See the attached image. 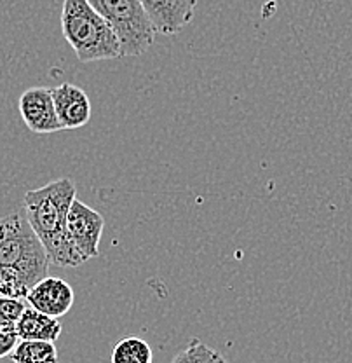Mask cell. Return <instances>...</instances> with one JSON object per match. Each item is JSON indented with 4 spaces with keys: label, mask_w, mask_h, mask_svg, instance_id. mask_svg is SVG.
I'll use <instances>...</instances> for the list:
<instances>
[{
    "label": "cell",
    "mask_w": 352,
    "mask_h": 363,
    "mask_svg": "<svg viewBox=\"0 0 352 363\" xmlns=\"http://www.w3.org/2000/svg\"><path fill=\"white\" fill-rule=\"evenodd\" d=\"M14 363H58V350L49 340H20L11 353Z\"/></svg>",
    "instance_id": "cell-11"
},
{
    "label": "cell",
    "mask_w": 352,
    "mask_h": 363,
    "mask_svg": "<svg viewBox=\"0 0 352 363\" xmlns=\"http://www.w3.org/2000/svg\"><path fill=\"white\" fill-rule=\"evenodd\" d=\"M32 308L52 318L65 316L74 306V289L62 278L45 276L37 285L30 289L25 298Z\"/></svg>",
    "instance_id": "cell-8"
},
{
    "label": "cell",
    "mask_w": 352,
    "mask_h": 363,
    "mask_svg": "<svg viewBox=\"0 0 352 363\" xmlns=\"http://www.w3.org/2000/svg\"><path fill=\"white\" fill-rule=\"evenodd\" d=\"M20 342L16 328H0V358L11 357Z\"/></svg>",
    "instance_id": "cell-16"
},
{
    "label": "cell",
    "mask_w": 352,
    "mask_h": 363,
    "mask_svg": "<svg viewBox=\"0 0 352 363\" xmlns=\"http://www.w3.org/2000/svg\"><path fill=\"white\" fill-rule=\"evenodd\" d=\"M155 33L176 35L194 20L198 0H140Z\"/></svg>",
    "instance_id": "cell-7"
},
{
    "label": "cell",
    "mask_w": 352,
    "mask_h": 363,
    "mask_svg": "<svg viewBox=\"0 0 352 363\" xmlns=\"http://www.w3.org/2000/svg\"><path fill=\"white\" fill-rule=\"evenodd\" d=\"M20 113L23 123L32 133L49 135L62 131L58 113L52 100V89L30 88L20 96Z\"/></svg>",
    "instance_id": "cell-6"
},
{
    "label": "cell",
    "mask_w": 352,
    "mask_h": 363,
    "mask_svg": "<svg viewBox=\"0 0 352 363\" xmlns=\"http://www.w3.org/2000/svg\"><path fill=\"white\" fill-rule=\"evenodd\" d=\"M62 32L79 62L123 58L115 32L88 0H65L62 11Z\"/></svg>",
    "instance_id": "cell-2"
},
{
    "label": "cell",
    "mask_w": 352,
    "mask_h": 363,
    "mask_svg": "<svg viewBox=\"0 0 352 363\" xmlns=\"http://www.w3.org/2000/svg\"><path fill=\"white\" fill-rule=\"evenodd\" d=\"M75 199L77 187L70 179L49 182L44 187L25 194L23 210L33 233L45 248L51 266L79 267L86 262L67 230L68 210Z\"/></svg>",
    "instance_id": "cell-1"
},
{
    "label": "cell",
    "mask_w": 352,
    "mask_h": 363,
    "mask_svg": "<svg viewBox=\"0 0 352 363\" xmlns=\"http://www.w3.org/2000/svg\"><path fill=\"white\" fill-rule=\"evenodd\" d=\"M171 363H229L225 358L213 350L211 346L204 344L203 340L192 339L183 351L175 354Z\"/></svg>",
    "instance_id": "cell-13"
},
{
    "label": "cell",
    "mask_w": 352,
    "mask_h": 363,
    "mask_svg": "<svg viewBox=\"0 0 352 363\" xmlns=\"http://www.w3.org/2000/svg\"><path fill=\"white\" fill-rule=\"evenodd\" d=\"M30 283L16 269H0V297L21 298L25 301L30 292Z\"/></svg>",
    "instance_id": "cell-14"
},
{
    "label": "cell",
    "mask_w": 352,
    "mask_h": 363,
    "mask_svg": "<svg viewBox=\"0 0 352 363\" xmlns=\"http://www.w3.org/2000/svg\"><path fill=\"white\" fill-rule=\"evenodd\" d=\"M115 32L123 56H140L155 40V30L140 0H88Z\"/></svg>",
    "instance_id": "cell-4"
},
{
    "label": "cell",
    "mask_w": 352,
    "mask_h": 363,
    "mask_svg": "<svg viewBox=\"0 0 352 363\" xmlns=\"http://www.w3.org/2000/svg\"><path fill=\"white\" fill-rule=\"evenodd\" d=\"M25 309L26 306L21 298L0 297V328H16Z\"/></svg>",
    "instance_id": "cell-15"
},
{
    "label": "cell",
    "mask_w": 352,
    "mask_h": 363,
    "mask_svg": "<svg viewBox=\"0 0 352 363\" xmlns=\"http://www.w3.org/2000/svg\"><path fill=\"white\" fill-rule=\"evenodd\" d=\"M52 100L63 130H79L86 126L93 116L91 100L84 89L65 82L52 89Z\"/></svg>",
    "instance_id": "cell-9"
},
{
    "label": "cell",
    "mask_w": 352,
    "mask_h": 363,
    "mask_svg": "<svg viewBox=\"0 0 352 363\" xmlns=\"http://www.w3.org/2000/svg\"><path fill=\"white\" fill-rule=\"evenodd\" d=\"M152 347L147 340L130 335L119 340L112 351V363H152Z\"/></svg>",
    "instance_id": "cell-12"
},
{
    "label": "cell",
    "mask_w": 352,
    "mask_h": 363,
    "mask_svg": "<svg viewBox=\"0 0 352 363\" xmlns=\"http://www.w3.org/2000/svg\"><path fill=\"white\" fill-rule=\"evenodd\" d=\"M105 229V218L96 210L88 206L86 203L75 199L68 210L67 230L72 243L79 250L84 260L98 257V247H100L101 234Z\"/></svg>",
    "instance_id": "cell-5"
},
{
    "label": "cell",
    "mask_w": 352,
    "mask_h": 363,
    "mask_svg": "<svg viewBox=\"0 0 352 363\" xmlns=\"http://www.w3.org/2000/svg\"><path fill=\"white\" fill-rule=\"evenodd\" d=\"M63 325L59 318H52L37 311L35 308H26L20 321L16 323V332L21 340H49L56 342L62 335Z\"/></svg>",
    "instance_id": "cell-10"
},
{
    "label": "cell",
    "mask_w": 352,
    "mask_h": 363,
    "mask_svg": "<svg viewBox=\"0 0 352 363\" xmlns=\"http://www.w3.org/2000/svg\"><path fill=\"white\" fill-rule=\"evenodd\" d=\"M49 266L45 248L23 208L0 218V269L20 271L33 286L47 276Z\"/></svg>",
    "instance_id": "cell-3"
}]
</instances>
